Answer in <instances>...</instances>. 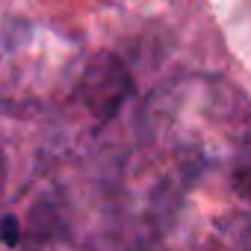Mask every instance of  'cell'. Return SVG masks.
Here are the masks:
<instances>
[{
	"instance_id": "cell-1",
	"label": "cell",
	"mask_w": 251,
	"mask_h": 251,
	"mask_svg": "<svg viewBox=\"0 0 251 251\" xmlns=\"http://www.w3.org/2000/svg\"><path fill=\"white\" fill-rule=\"evenodd\" d=\"M130 95H133V77H130L127 65L112 53H95L86 62L77 92H74L80 109L89 118H95L98 124L109 121L127 103Z\"/></svg>"
},
{
	"instance_id": "cell-2",
	"label": "cell",
	"mask_w": 251,
	"mask_h": 251,
	"mask_svg": "<svg viewBox=\"0 0 251 251\" xmlns=\"http://www.w3.org/2000/svg\"><path fill=\"white\" fill-rule=\"evenodd\" d=\"M0 239L6 245H18L21 242V225L15 216H0Z\"/></svg>"
},
{
	"instance_id": "cell-3",
	"label": "cell",
	"mask_w": 251,
	"mask_h": 251,
	"mask_svg": "<svg viewBox=\"0 0 251 251\" xmlns=\"http://www.w3.org/2000/svg\"><path fill=\"white\" fill-rule=\"evenodd\" d=\"M3 186H6V154L0 148V198H3Z\"/></svg>"
}]
</instances>
